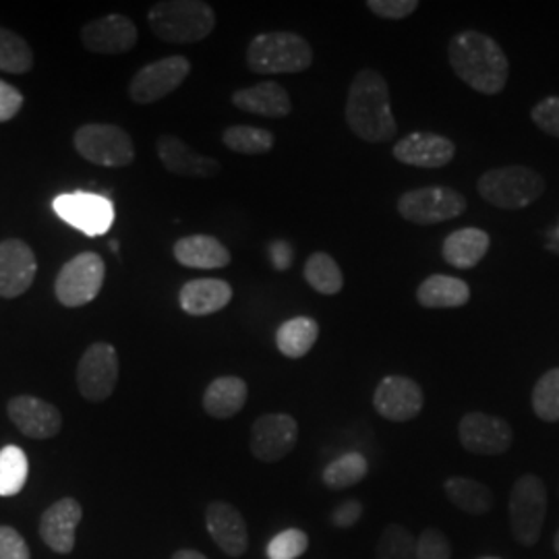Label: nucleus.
<instances>
[{
    "label": "nucleus",
    "instance_id": "nucleus-1",
    "mask_svg": "<svg viewBox=\"0 0 559 559\" xmlns=\"http://www.w3.org/2000/svg\"><path fill=\"white\" fill-rule=\"evenodd\" d=\"M448 60L456 78L483 96H498L508 85L510 60L500 41L483 32L464 29L456 34L448 44Z\"/></svg>",
    "mask_w": 559,
    "mask_h": 559
},
{
    "label": "nucleus",
    "instance_id": "nucleus-2",
    "mask_svg": "<svg viewBox=\"0 0 559 559\" xmlns=\"http://www.w3.org/2000/svg\"><path fill=\"white\" fill-rule=\"evenodd\" d=\"M344 119L350 131L367 143H385L396 138L399 122L392 112L388 81L381 73L362 69L355 75L348 87Z\"/></svg>",
    "mask_w": 559,
    "mask_h": 559
},
{
    "label": "nucleus",
    "instance_id": "nucleus-3",
    "mask_svg": "<svg viewBox=\"0 0 559 559\" xmlns=\"http://www.w3.org/2000/svg\"><path fill=\"white\" fill-rule=\"evenodd\" d=\"M147 21L162 41L193 44L214 32L216 11L203 0H164L150 9Z\"/></svg>",
    "mask_w": 559,
    "mask_h": 559
},
{
    "label": "nucleus",
    "instance_id": "nucleus-4",
    "mask_svg": "<svg viewBox=\"0 0 559 559\" xmlns=\"http://www.w3.org/2000/svg\"><path fill=\"white\" fill-rule=\"evenodd\" d=\"M313 64V48L295 32H265L247 46V67L258 75H295Z\"/></svg>",
    "mask_w": 559,
    "mask_h": 559
},
{
    "label": "nucleus",
    "instance_id": "nucleus-5",
    "mask_svg": "<svg viewBox=\"0 0 559 559\" xmlns=\"http://www.w3.org/2000/svg\"><path fill=\"white\" fill-rule=\"evenodd\" d=\"M547 182L528 166H500L480 175L477 191L480 198L500 210H524L543 198Z\"/></svg>",
    "mask_w": 559,
    "mask_h": 559
},
{
    "label": "nucleus",
    "instance_id": "nucleus-6",
    "mask_svg": "<svg viewBox=\"0 0 559 559\" xmlns=\"http://www.w3.org/2000/svg\"><path fill=\"white\" fill-rule=\"evenodd\" d=\"M547 487L537 475H522L510 491L508 516L514 540L522 547H535L547 516Z\"/></svg>",
    "mask_w": 559,
    "mask_h": 559
},
{
    "label": "nucleus",
    "instance_id": "nucleus-7",
    "mask_svg": "<svg viewBox=\"0 0 559 559\" xmlns=\"http://www.w3.org/2000/svg\"><path fill=\"white\" fill-rule=\"evenodd\" d=\"M466 212V198L452 187H420L399 198L400 218L419 226L454 221Z\"/></svg>",
    "mask_w": 559,
    "mask_h": 559
},
{
    "label": "nucleus",
    "instance_id": "nucleus-8",
    "mask_svg": "<svg viewBox=\"0 0 559 559\" xmlns=\"http://www.w3.org/2000/svg\"><path fill=\"white\" fill-rule=\"evenodd\" d=\"M75 150L81 158L98 166L122 168L135 160V145L131 135L117 124L106 122H90L78 129Z\"/></svg>",
    "mask_w": 559,
    "mask_h": 559
},
{
    "label": "nucleus",
    "instance_id": "nucleus-9",
    "mask_svg": "<svg viewBox=\"0 0 559 559\" xmlns=\"http://www.w3.org/2000/svg\"><path fill=\"white\" fill-rule=\"evenodd\" d=\"M106 265L98 253H80L60 267L55 293L64 307H83L100 295Z\"/></svg>",
    "mask_w": 559,
    "mask_h": 559
},
{
    "label": "nucleus",
    "instance_id": "nucleus-10",
    "mask_svg": "<svg viewBox=\"0 0 559 559\" xmlns=\"http://www.w3.org/2000/svg\"><path fill=\"white\" fill-rule=\"evenodd\" d=\"M60 221L78 228L87 237L106 235L115 222V203L98 193H62L52 201Z\"/></svg>",
    "mask_w": 559,
    "mask_h": 559
},
{
    "label": "nucleus",
    "instance_id": "nucleus-11",
    "mask_svg": "<svg viewBox=\"0 0 559 559\" xmlns=\"http://www.w3.org/2000/svg\"><path fill=\"white\" fill-rule=\"evenodd\" d=\"M119 381V355L108 342L92 344L78 365V388L90 402L110 399Z\"/></svg>",
    "mask_w": 559,
    "mask_h": 559
},
{
    "label": "nucleus",
    "instance_id": "nucleus-12",
    "mask_svg": "<svg viewBox=\"0 0 559 559\" xmlns=\"http://www.w3.org/2000/svg\"><path fill=\"white\" fill-rule=\"evenodd\" d=\"M191 73V62L185 57H166L145 64L129 85V96L135 104H154L179 90Z\"/></svg>",
    "mask_w": 559,
    "mask_h": 559
},
{
    "label": "nucleus",
    "instance_id": "nucleus-13",
    "mask_svg": "<svg viewBox=\"0 0 559 559\" xmlns=\"http://www.w3.org/2000/svg\"><path fill=\"white\" fill-rule=\"evenodd\" d=\"M299 441V423L286 413L261 415L251 427V454L260 462L274 464L286 459Z\"/></svg>",
    "mask_w": 559,
    "mask_h": 559
},
{
    "label": "nucleus",
    "instance_id": "nucleus-14",
    "mask_svg": "<svg viewBox=\"0 0 559 559\" xmlns=\"http://www.w3.org/2000/svg\"><path fill=\"white\" fill-rule=\"evenodd\" d=\"M459 440L462 448L475 456H501L512 448L514 431L508 420L468 413L459 423Z\"/></svg>",
    "mask_w": 559,
    "mask_h": 559
},
{
    "label": "nucleus",
    "instance_id": "nucleus-15",
    "mask_svg": "<svg viewBox=\"0 0 559 559\" xmlns=\"http://www.w3.org/2000/svg\"><path fill=\"white\" fill-rule=\"evenodd\" d=\"M425 404L423 388L406 376H385L373 392V408L385 420L408 423L417 419Z\"/></svg>",
    "mask_w": 559,
    "mask_h": 559
},
{
    "label": "nucleus",
    "instance_id": "nucleus-16",
    "mask_svg": "<svg viewBox=\"0 0 559 559\" xmlns=\"http://www.w3.org/2000/svg\"><path fill=\"white\" fill-rule=\"evenodd\" d=\"M38 263L34 251L20 239L0 242V297L17 299L34 284Z\"/></svg>",
    "mask_w": 559,
    "mask_h": 559
},
{
    "label": "nucleus",
    "instance_id": "nucleus-17",
    "mask_svg": "<svg viewBox=\"0 0 559 559\" xmlns=\"http://www.w3.org/2000/svg\"><path fill=\"white\" fill-rule=\"evenodd\" d=\"M7 413L21 433L32 440H50L59 436L62 427L59 408L36 396H15L9 402Z\"/></svg>",
    "mask_w": 559,
    "mask_h": 559
},
{
    "label": "nucleus",
    "instance_id": "nucleus-18",
    "mask_svg": "<svg viewBox=\"0 0 559 559\" xmlns=\"http://www.w3.org/2000/svg\"><path fill=\"white\" fill-rule=\"evenodd\" d=\"M392 156L406 166L415 168H443L456 156L454 141L438 135V133H425L417 131L406 138L396 141Z\"/></svg>",
    "mask_w": 559,
    "mask_h": 559
},
{
    "label": "nucleus",
    "instance_id": "nucleus-19",
    "mask_svg": "<svg viewBox=\"0 0 559 559\" xmlns=\"http://www.w3.org/2000/svg\"><path fill=\"white\" fill-rule=\"evenodd\" d=\"M81 44L94 55H124L138 44V27L122 15H106L81 29Z\"/></svg>",
    "mask_w": 559,
    "mask_h": 559
},
{
    "label": "nucleus",
    "instance_id": "nucleus-20",
    "mask_svg": "<svg viewBox=\"0 0 559 559\" xmlns=\"http://www.w3.org/2000/svg\"><path fill=\"white\" fill-rule=\"evenodd\" d=\"M210 537L228 558H240L249 547V528L239 510L226 501H214L205 510Z\"/></svg>",
    "mask_w": 559,
    "mask_h": 559
},
{
    "label": "nucleus",
    "instance_id": "nucleus-21",
    "mask_svg": "<svg viewBox=\"0 0 559 559\" xmlns=\"http://www.w3.org/2000/svg\"><path fill=\"white\" fill-rule=\"evenodd\" d=\"M83 519V508L73 498L55 501L40 519V537L52 551L71 554L75 547V531Z\"/></svg>",
    "mask_w": 559,
    "mask_h": 559
},
{
    "label": "nucleus",
    "instance_id": "nucleus-22",
    "mask_svg": "<svg viewBox=\"0 0 559 559\" xmlns=\"http://www.w3.org/2000/svg\"><path fill=\"white\" fill-rule=\"evenodd\" d=\"M158 158L164 168L177 177H193V179H212L221 173V162L210 156L195 154L185 141L177 135H162L158 143Z\"/></svg>",
    "mask_w": 559,
    "mask_h": 559
},
{
    "label": "nucleus",
    "instance_id": "nucleus-23",
    "mask_svg": "<svg viewBox=\"0 0 559 559\" xmlns=\"http://www.w3.org/2000/svg\"><path fill=\"white\" fill-rule=\"evenodd\" d=\"M233 104L242 112L267 119H284L293 112L288 92L276 81H260L251 87H242L233 94Z\"/></svg>",
    "mask_w": 559,
    "mask_h": 559
},
{
    "label": "nucleus",
    "instance_id": "nucleus-24",
    "mask_svg": "<svg viewBox=\"0 0 559 559\" xmlns=\"http://www.w3.org/2000/svg\"><path fill=\"white\" fill-rule=\"evenodd\" d=\"M180 309L189 316L203 318L218 313L233 300V286L221 278H198L180 288Z\"/></svg>",
    "mask_w": 559,
    "mask_h": 559
},
{
    "label": "nucleus",
    "instance_id": "nucleus-25",
    "mask_svg": "<svg viewBox=\"0 0 559 559\" xmlns=\"http://www.w3.org/2000/svg\"><path fill=\"white\" fill-rule=\"evenodd\" d=\"M489 247H491V237L483 228L468 226V228H459L445 237L441 255L450 265L459 270H471L479 265L480 260L487 255Z\"/></svg>",
    "mask_w": 559,
    "mask_h": 559
},
{
    "label": "nucleus",
    "instance_id": "nucleus-26",
    "mask_svg": "<svg viewBox=\"0 0 559 559\" xmlns=\"http://www.w3.org/2000/svg\"><path fill=\"white\" fill-rule=\"evenodd\" d=\"M175 260L193 270H221L230 263V251L216 237L193 235L175 242Z\"/></svg>",
    "mask_w": 559,
    "mask_h": 559
},
{
    "label": "nucleus",
    "instance_id": "nucleus-27",
    "mask_svg": "<svg viewBox=\"0 0 559 559\" xmlns=\"http://www.w3.org/2000/svg\"><path fill=\"white\" fill-rule=\"evenodd\" d=\"M247 399V381L237 376H224L207 385L203 394V411L214 419H233L245 408Z\"/></svg>",
    "mask_w": 559,
    "mask_h": 559
},
{
    "label": "nucleus",
    "instance_id": "nucleus-28",
    "mask_svg": "<svg viewBox=\"0 0 559 559\" xmlns=\"http://www.w3.org/2000/svg\"><path fill=\"white\" fill-rule=\"evenodd\" d=\"M417 300L425 309H459L471 300V286L456 276L433 274L420 282Z\"/></svg>",
    "mask_w": 559,
    "mask_h": 559
},
{
    "label": "nucleus",
    "instance_id": "nucleus-29",
    "mask_svg": "<svg viewBox=\"0 0 559 559\" xmlns=\"http://www.w3.org/2000/svg\"><path fill=\"white\" fill-rule=\"evenodd\" d=\"M445 498L468 516H485L493 508V491L479 480L450 477L443 483Z\"/></svg>",
    "mask_w": 559,
    "mask_h": 559
},
{
    "label": "nucleus",
    "instance_id": "nucleus-30",
    "mask_svg": "<svg viewBox=\"0 0 559 559\" xmlns=\"http://www.w3.org/2000/svg\"><path fill=\"white\" fill-rule=\"evenodd\" d=\"M320 338V323L311 318H293L284 321L276 332V346L288 359H302L311 353Z\"/></svg>",
    "mask_w": 559,
    "mask_h": 559
},
{
    "label": "nucleus",
    "instance_id": "nucleus-31",
    "mask_svg": "<svg viewBox=\"0 0 559 559\" xmlns=\"http://www.w3.org/2000/svg\"><path fill=\"white\" fill-rule=\"evenodd\" d=\"M302 274L307 284L325 297H334L344 288V274L340 270L338 261L330 253L318 251L309 260L305 261Z\"/></svg>",
    "mask_w": 559,
    "mask_h": 559
},
{
    "label": "nucleus",
    "instance_id": "nucleus-32",
    "mask_svg": "<svg viewBox=\"0 0 559 559\" xmlns=\"http://www.w3.org/2000/svg\"><path fill=\"white\" fill-rule=\"evenodd\" d=\"M222 143L242 156H261L272 152L276 138L272 131L261 129V127H251V124H233L224 129L222 133Z\"/></svg>",
    "mask_w": 559,
    "mask_h": 559
},
{
    "label": "nucleus",
    "instance_id": "nucleus-33",
    "mask_svg": "<svg viewBox=\"0 0 559 559\" xmlns=\"http://www.w3.org/2000/svg\"><path fill=\"white\" fill-rule=\"evenodd\" d=\"M369 473V462L359 454V452H350V454H342L340 459L332 460L323 473L321 479L323 485L330 489H348L359 485L360 480L367 477Z\"/></svg>",
    "mask_w": 559,
    "mask_h": 559
},
{
    "label": "nucleus",
    "instance_id": "nucleus-34",
    "mask_svg": "<svg viewBox=\"0 0 559 559\" xmlns=\"http://www.w3.org/2000/svg\"><path fill=\"white\" fill-rule=\"evenodd\" d=\"M29 462L20 445H4L0 450V498L21 493L27 483Z\"/></svg>",
    "mask_w": 559,
    "mask_h": 559
},
{
    "label": "nucleus",
    "instance_id": "nucleus-35",
    "mask_svg": "<svg viewBox=\"0 0 559 559\" xmlns=\"http://www.w3.org/2000/svg\"><path fill=\"white\" fill-rule=\"evenodd\" d=\"M34 67V55L29 44L20 34L0 27V71L21 75Z\"/></svg>",
    "mask_w": 559,
    "mask_h": 559
},
{
    "label": "nucleus",
    "instance_id": "nucleus-36",
    "mask_svg": "<svg viewBox=\"0 0 559 559\" xmlns=\"http://www.w3.org/2000/svg\"><path fill=\"white\" fill-rule=\"evenodd\" d=\"M376 559H417V539L404 524H388L378 540Z\"/></svg>",
    "mask_w": 559,
    "mask_h": 559
},
{
    "label": "nucleus",
    "instance_id": "nucleus-37",
    "mask_svg": "<svg viewBox=\"0 0 559 559\" xmlns=\"http://www.w3.org/2000/svg\"><path fill=\"white\" fill-rule=\"evenodd\" d=\"M533 411L545 423H558L559 420V367L549 369L540 376L539 381L533 388Z\"/></svg>",
    "mask_w": 559,
    "mask_h": 559
},
{
    "label": "nucleus",
    "instance_id": "nucleus-38",
    "mask_svg": "<svg viewBox=\"0 0 559 559\" xmlns=\"http://www.w3.org/2000/svg\"><path fill=\"white\" fill-rule=\"evenodd\" d=\"M309 549V535L300 528H286L267 543V559H299Z\"/></svg>",
    "mask_w": 559,
    "mask_h": 559
},
{
    "label": "nucleus",
    "instance_id": "nucleus-39",
    "mask_svg": "<svg viewBox=\"0 0 559 559\" xmlns=\"http://www.w3.org/2000/svg\"><path fill=\"white\" fill-rule=\"evenodd\" d=\"M417 559H452L450 540L440 528H425L417 539Z\"/></svg>",
    "mask_w": 559,
    "mask_h": 559
},
{
    "label": "nucleus",
    "instance_id": "nucleus-40",
    "mask_svg": "<svg viewBox=\"0 0 559 559\" xmlns=\"http://www.w3.org/2000/svg\"><path fill=\"white\" fill-rule=\"evenodd\" d=\"M531 119L543 133L559 140V96H547L533 106Z\"/></svg>",
    "mask_w": 559,
    "mask_h": 559
},
{
    "label": "nucleus",
    "instance_id": "nucleus-41",
    "mask_svg": "<svg viewBox=\"0 0 559 559\" xmlns=\"http://www.w3.org/2000/svg\"><path fill=\"white\" fill-rule=\"evenodd\" d=\"M367 9L380 20H406L419 9V0H369Z\"/></svg>",
    "mask_w": 559,
    "mask_h": 559
},
{
    "label": "nucleus",
    "instance_id": "nucleus-42",
    "mask_svg": "<svg viewBox=\"0 0 559 559\" xmlns=\"http://www.w3.org/2000/svg\"><path fill=\"white\" fill-rule=\"evenodd\" d=\"M29 547L13 526H0V559H29Z\"/></svg>",
    "mask_w": 559,
    "mask_h": 559
},
{
    "label": "nucleus",
    "instance_id": "nucleus-43",
    "mask_svg": "<svg viewBox=\"0 0 559 559\" xmlns=\"http://www.w3.org/2000/svg\"><path fill=\"white\" fill-rule=\"evenodd\" d=\"M23 96L20 90L0 80V122H9L20 115Z\"/></svg>",
    "mask_w": 559,
    "mask_h": 559
},
{
    "label": "nucleus",
    "instance_id": "nucleus-44",
    "mask_svg": "<svg viewBox=\"0 0 559 559\" xmlns=\"http://www.w3.org/2000/svg\"><path fill=\"white\" fill-rule=\"evenodd\" d=\"M360 516H362V503L359 500H346L338 503V508L330 514V522L336 528H353L357 526Z\"/></svg>",
    "mask_w": 559,
    "mask_h": 559
},
{
    "label": "nucleus",
    "instance_id": "nucleus-45",
    "mask_svg": "<svg viewBox=\"0 0 559 559\" xmlns=\"http://www.w3.org/2000/svg\"><path fill=\"white\" fill-rule=\"evenodd\" d=\"M270 255H272L276 270H288L290 263H293V249H290V245L286 240L274 242L270 247Z\"/></svg>",
    "mask_w": 559,
    "mask_h": 559
},
{
    "label": "nucleus",
    "instance_id": "nucleus-46",
    "mask_svg": "<svg viewBox=\"0 0 559 559\" xmlns=\"http://www.w3.org/2000/svg\"><path fill=\"white\" fill-rule=\"evenodd\" d=\"M173 559H207L203 554H200V551H195V549H180V551H177L175 556H173Z\"/></svg>",
    "mask_w": 559,
    "mask_h": 559
},
{
    "label": "nucleus",
    "instance_id": "nucleus-47",
    "mask_svg": "<svg viewBox=\"0 0 559 559\" xmlns=\"http://www.w3.org/2000/svg\"><path fill=\"white\" fill-rule=\"evenodd\" d=\"M554 549H556V554L559 556V531L556 533V537H554Z\"/></svg>",
    "mask_w": 559,
    "mask_h": 559
},
{
    "label": "nucleus",
    "instance_id": "nucleus-48",
    "mask_svg": "<svg viewBox=\"0 0 559 559\" xmlns=\"http://www.w3.org/2000/svg\"><path fill=\"white\" fill-rule=\"evenodd\" d=\"M110 249H112V251H119V242L112 240V242H110Z\"/></svg>",
    "mask_w": 559,
    "mask_h": 559
},
{
    "label": "nucleus",
    "instance_id": "nucleus-49",
    "mask_svg": "<svg viewBox=\"0 0 559 559\" xmlns=\"http://www.w3.org/2000/svg\"><path fill=\"white\" fill-rule=\"evenodd\" d=\"M480 559H500V558H480Z\"/></svg>",
    "mask_w": 559,
    "mask_h": 559
}]
</instances>
